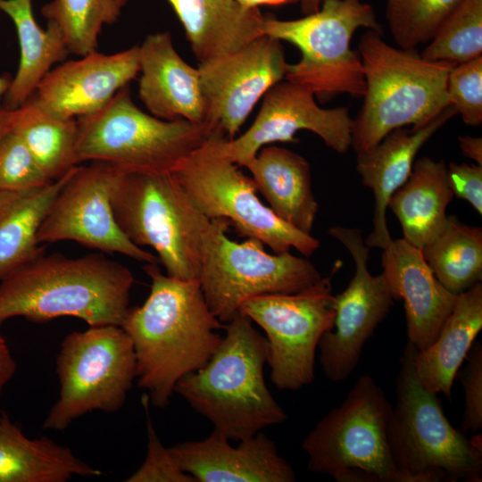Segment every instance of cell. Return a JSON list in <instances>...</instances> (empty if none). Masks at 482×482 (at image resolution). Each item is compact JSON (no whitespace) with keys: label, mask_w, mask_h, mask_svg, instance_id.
<instances>
[{"label":"cell","mask_w":482,"mask_h":482,"mask_svg":"<svg viewBox=\"0 0 482 482\" xmlns=\"http://www.w3.org/2000/svg\"><path fill=\"white\" fill-rule=\"evenodd\" d=\"M150 293L129 307L121 328L129 337L137 362V382L156 408L166 407L176 384L203 367L220 343L223 324L211 312L199 279L163 274L146 263Z\"/></svg>","instance_id":"6da1fadb"},{"label":"cell","mask_w":482,"mask_h":482,"mask_svg":"<svg viewBox=\"0 0 482 482\" xmlns=\"http://www.w3.org/2000/svg\"><path fill=\"white\" fill-rule=\"evenodd\" d=\"M134 282L128 267L102 253H43L0 282V325L14 317L41 323L70 316L88 326H120Z\"/></svg>","instance_id":"7a4b0ae2"},{"label":"cell","mask_w":482,"mask_h":482,"mask_svg":"<svg viewBox=\"0 0 482 482\" xmlns=\"http://www.w3.org/2000/svg\"><path fill=\"white\" fill-rule=\"evenodd\" d=\"M223 329L225 334L207 362L179 379L174 393L214 429L239 441L284 423L287 414L265 383L266 337L241 312L223 324Z\"/></svg>","instance_id":"3957f363"},{"label":"cell","mask_w":482,"mask_h":482,"mask_svg":"<svg viewBox=\"0 0 482 482\" xmlns=\"http://www.w3.org/2000/svg\"><path fill=\"white\" fill-rule=\"evenodd\" d=\"M381 35L368 29L358 46L366 87L353 123L356 153L371 148L396 129L423 126L450 105L447 77L456 63L427 60L417 49L389 45Z\"/></svg>","instance_id":"277c9868"},{"label":"cell","mask_w":482,"mask_h":482,"mask_svg":"<svg viewBox=\"0 0 482 482\" xmlns=\"http://www.w3.org/2000/svg\"><path fill=\"white\" fill-rule=\"evenodd\" d=\"M407 341L396 379L388 437L393 459L410 482H480L482 451L447 420L437 395L419 380Z\"/></svg>","instance_id":"5b68a950"},{"label":"cell","mask_w":482,"mask_h":482,"mask_svg":"<svg viewBox=\"0 0 482 482\" xmlns=\"http://www.w3.org/2000/svg\"><path fill=\"white\" fill-rule=\"evenodd\" d=\"M77 124L79 163L104 162L123 173L142 174L173 173L215 127L146 113L132 101L129 86Z\"/></svg>","instance_id":"8992f818"},{"label":"cell","mask_w":482,"mask_h":482,"mask_svg":"<svg viewBox=\"0 0 482 482\" xmlns=\"http://www.w3.org/2000/svg\"><path fill=\"white\" fill-rule=\"evenodd\" d=\"M112 206L124 235L137 246L153 248L167 275L199 279L211 220L194 205L173 173L121 172Z\"/></svg>","instance_id":"52a82bcc"},{"label":"cell","mask_w":482,"mask_h":482,"mask_svg":"<svg viewBox=\"0 0 482 482\" xmlns=\"http://www.w3.org/2000/svg\"><path fill=\"white\" fill-rule=\"evenodd\" d=\"M393 406L382 388L361 376L341 404L323 416L302 443L311 471L337 482H410L391 453Z\"/></svg>","instance_id":"ba28073f"},{"label":"cell","mask_w":482,"mask_h":482,"mask_svg":"<svg viewBox=\"0 0 482 482\" xmlns=\"http://www.w3.org/2000/svg\"><path fill=\"white\" fill-rule=\"evenodd\" d=\"M360 28L382 32L371 4L362 0H321L317 12L297 20L264 16L262 30L294 45L301 53L296 63L288 64L285 80L326 102L341 94L364 96L361 56L351 47Z\"/></svg>","instance_id":"9c48e42d"},{"label":"cell","mask_w":482,"mask_h":482,"mask_svg":"<svg viewBox=\"0 0 482 482\" xmlns=\"http://www.w3.org/2000/svg\"><path fill=\"white\" fill-rule=\"evenodd\" d=\"M229 139L215 126L173 172L191 202L209 220H227L239 236L257 239L275 253L295 248L305 257L312 255L320 240L284 221L261 202L252 178L230 157Z\"/></svg>","instance_id":"30bf717a"},{"label":"cell","mask_w":482,"mask_h":482,"mask_svg":"<svg viewBox=\"0 0 482 482\" xmlns=\"http://www.w3.org/2000/svg\"><path fill=\"white\" fill-rule=\"evenodd\" d=\"M55 363L60 389L43 421L46 430L62 431L94 411H118L137 378L132 342L119 325L69 333Z\"/></svg>","instance_id":"8fae6325"},{"label":"cell","mask_w":482,"mask_h":482,"mask_svg":"<svg viewBox=\"0 0 482 482\" xmlns=\"http://www.w3.org/2000/svg\"><path fill=\"white\" fill-rule=\"evenodd\" d=\"M230 223L211 220L204 237L199 277L204 299L212 314L229 322L246 300L273 294L300 292L321 278L308 259L290 252L269 253L253 238L242 243L227 236Z\"/></svg>","instance_id":"7c38bea8"},{"label":"cell","mask_w":482,"mask_h":482,"mask_svg":"<svg viewBox=\"0 0 482 482\" xmlns=\"http://www.w3.org/2000/svg\"><path fill=\"white\" fill-rule=\"evenodd\" d=\"M293 294H273L245 301L239 312L265 333L270 378L281 390H298L315 378V354L321 336L334 322L331 277Z\"/></svg>","instance_id":"4fadbf2b"},{"label":"cell","mask_w":482,"mask_h":482,"mask_svg":"<svg viewBox=\"0 0 482 482\" xmlns=\"http://www.w3.org/2000/svg\"><path fill=\"white\" fill-rule=\"evenodd\" d=\"M121 172L104 162L76 166L40 224L38 242L73 241L102 253H120L145 264L158 263L157 256L131 242L115 220L112 195Z\"/></svg>","instance_id":"5bb4252c"},{"label":"cell","mask_w":482,"mask_h":482,"mask_svg":"<svg viewBox=\"0 0 482 482\" xmlns=\"http://www.w3.org/2000/svg\"><path fill=\"white\" fill-rule=\"evenodd\" d=\"M328 234L351 254L354 274L347 287L334 295L332 328L320 337L318 349L325 376L345 380L357 367L363 346L396 302L382 274L368 269L370 248L357 228L334 226Z\"/></svg>","instance_id":"9a60e30c"},{"label":"cell","mask_w":482,"mask_h":482,"mask_svg":"<svg viewBox=\"0 0 482 482\" xmlns=\"http://www.w3.org/2000/svg\"><path fill=\"white\" fill-rule=\"evenodd\" d=\"M288 64L280 41L266 35L199 64L207 122L235 138L258 101L285 79Z\"/></svg>","instance_id":"2e32d148"},{"label":"cell","mask_w":482,"mask_h":482,"mask_svg":"<svg viewBox=\"0 0 482 482\" xmlns=\"http://www.w3.org/2000/svg\"><path fill=\"white\" fill-rule=\"evenodd\" d=\"M353 123L347 108H321L312 91L282 80L264 95L250 128L238 137L229 139L228 150L232 160L244 167L264 145L298 142L295 134L309 130L328 147L345 154L352 146Z\"/></svg>","instance_id":"e0dca14e"},{"label":"cell","mask_w":482,"mask_h":482,"mask_svg":"<svg viewBox=\"0 0 482 482\" xmlns=\"http://www.w3.org/2000/svg\"><path fill=\"white\" fill-rule=\"evenodd\" d=\"M138 72V46L111 54L95 51L49 71L34 99L53 114L77 120L104 108Z\"/></svg>","instance_id":"ac0fdd59"},{"label":"cell","mask_w":482,"mask_h":482,"mask_svg":"<svg viewBox=\"0 0 482 482\" xmlns=\"http://www.w3.org/2000/svg\"><path fill=\"white\" fill-rule=\"evenodd\" d=\"M213 428L205 438L169 448L179 467L195 482H294L296 476L276 443L262 431L237 446Z\"/></svg>","instance_id":"d6986e66"},{"label":"cell","mask_w":482,"mask_h":482,"mask_svg":"<svg viewBox=\"0 0 482 482\" xmlns=\"http://www.w3.org/2000/svg\"><path fill=\"white\" fill-rule=\"evenodd\" d=\"M381 272L395 301L404 303L408 342L418 351L436 337L457 295L447 290L426 263L421 250L403 238L383 249Z\"/></svg>","instance_id":"ffe728a7"},{"label":"cell","mask_w":482,"mask_h":482,"mask_svg":"<svg viewBox=\"0 0 482 482\" xmlns=\"http://www.w3.org/2000/svg\"><path fill=\"white\" fill-rule=\"evenodd\" d=\"M138 47V96L150 114L208 123L199 69L181 58L170 33L150 34Z\"/></svg>","instance_id":"44dd1931"},{"label":"cell","mask_w":482,"mask_h":482,"mask_svg":"<svg viewBox=\"0 0 482 482\" xmlns=\"http://www.w3.org/2000/svg\"><path fill=\"white\" fill-rule=\"evenodd\" d=\"M456 114L450 104L423 126L396 129L376 145L356 153V171L375 198L373 229L365 240L370 248L383 250L393 240L386 222L391 195L408 179L420 149Z\"/></svg>","instance_id":"7402d4cb"},{"label":"cell","mask_w":482,"mask_h":482,"mask_svg":"<svg viewBox=\"0 0 482 482\" xmlns=\"http://www.w3.org/2000/svg\"><path fill=\"white\" fill-rule=\"evenodd\" d=\"M124 6L128 0H119ZM199 64L229 54L262 36L264 16L236 0H167Z\"/></svg>","instance_id":"603a6c76"},{"label":"cell","mask_w":482,"mask_h":482,"mask_svg":"<svg viewBox=\"0 0 482 482\" xmlns=\"http://www.w3.org/2000/svg\"><path fill=\"white\" fill-rule=\"evenodd\" d=\"M244 167L272 212L295 229L311 234L319 204L312 192L308 161L289 149L267 145Z\"/></svg>","instance_id":"cb8c5ba5"},{"label":"cell","mask_w":482,"mask_h":482,"mask_svg":"<svg viewBox=\"0 0 482 482\" xmlns=\"http://www.w3.org/2000/svg\"><path fill=\"white\" fill-rule=\"evenodd\" d=\"M481 328L482 284L479 282L457 295L435 340L414 354L416 375L428 391L452 399L453 380Z\"/></svg>","instance_id":"d4e9b609"},{"label":"cell","mask_w":482,"mask_h":482,"mask_svg":"<svg viewBox=\"0 0 482 482\" xmlns=\"http://www.w3.org/2000/svg\"><path fill=\"white\" fill-rule=\"evenodd\" d=\"M101 475L71 448L46 436L29 438L5 411L0 412V482H66Z\"/></svg>","instance_id":"484cf974"},{"label":"cell","mask_w":482,"mask_h":482,"mask_svg":"<svg viewBox=\"0 0 482 482\" xmlns=\"http://www.w3.org/2000/svg\"><path fill=\"white\" fill-rule=\"evenodd\" d=\"M453 197L444 160H416L405 182L391 195L387 207L398 219L403 239L422 249L445 229L446 209Z\"/></svg>","instance_id":"4316f807"},{"label":"cell","mask_w":482,"mask_h":482,"mask_svg":"<svg viewBox=\"0 0 482 482\" xmlns=\"http://www.w3.org/2000/svg\"><path fill=\"white\" fill-rule=\"evenodd\" d=\"M72 170L42 187L0 189V282L45 253L37 232L52 201Z\"/></svg>","instance_id":"83f0119b"},{"label":"cell","mask_w":482,"mask_h":482,"mask_svg":"<svg viewBox=\"0 0 482 482\" xmlns=\"http://www.w3.org/2000/svg\"><path fill=\"white\" fill-rule=\"evenodd\" d=\"M0 11L12 21L19 38L21 57L15 76L4 95L5 108L17 109L27 102L52 66L70 54L58 27L37 23L32 0H0Z\"/></svg>","instance_id":"f1b7e54d"},{"label":"cell","mask_w":482,"mask_h":482,"mask_svg":"<svg viewBox=\"0 0 482 482\" xmlns=\"http://www.w3.org/2000/svg\"><path fill=\"white\" fill-rule=\"evenodd\" d=\"M27 145L44 174L56 180L78 166L76 119H65L29 98L17 108L12 128Z\"/></svg>","instance_id":"f546056e"},{"label":"cell","mask_w":482,"mask_h":482,"mask_svg":"<svg viewBox=\"0 0 482 482\" xmlns=\"http://www.w3.org/2000/svg\"><path fill=\"white\" fill-rule=\"evenodd\" d=\"M437 280L458 295L482 279V229L448 216L444 230L421 249Z\"/></svg>","instance_id":"4dcf8cb0"},{"label":"cell","mask_w":482,"mask_h":482,"mask_svg":"<svg viewBox=\"0 0 482 482\" xmlns=\"http://www.w3.org/2000/svg\"><path fill=\"white\" fill-rule=\"evenodd\" d=\"M122 7L119 0H51L41 13L58 27L70 54L83 56L96 51L103 26L116 22Z\"/></svg>","instance_id":"1f68e13d"},{"label":"cell","mask_w":482,"mask_h":482,"mask_svg":"<svg viewBox=\"0 0 482 482\" xmlns=\"http://www.w3.org/2000/svg\"><path fill=\"white\" fill-rule=\"evenodd\" d=\"M421 56L462 63L482 55V0H463L445 19Z\"/></svg>","instance_id":"d6a6232c"},{"label":"cell","mask_w":482,"mask_h":482,"mask_svg":"<svg viewBox=\"0 0 482 482\" xmlns=\"http://www.w3.org/2000/svg\"><path fill=\"white\" fill-rule=\"evenodd\" d=\"M463 0H386V17L398 47L428 43Z\"/></svg>","instance_id":"836d02e7"},{"label":"cell","mask_w":482,"mask_h":482,"mask_svg":"<svg viewBox=\"0 0 482 482\" xmlns=\"http://www.w3.org/2000/svg\"><path fill=\"white\" fill-rule=\"evenodd\" d=\"M51 181L12 129L0 139V189H30Z\"/></svg>","instance_id":"e575fe53"},{"label":"cell","mask_w":482,"mask_h":482,"mask_svg":"<svg viewBox=\"0 0 482 482\" xmlns=\"http://www.w3.org/2000/svg\"><path fill=\"white\" fill-rule=\"evenodd\" d=\"M446 92L449 104L466 125L482 124V55L452 68Z\"/></svg>","instance_id":"d590c367"},{"label":"cell","mask_w":482,"mask_h":482,"mask_svg":"<svg viewBox=\"0 0 482 482\" xmlns=\"http://www.w3.org/2000/svg\"><path fill=\"white\" fill-rule=\"evenodd\" d=\"M149 398L145 395L142 403L146 417L147 451L141 466L127 482H195L184 472L174 461L169 448L161 442L152 422L149 412Z\"/></svg>","instance_id":"8d00e7d4"},{"label":"cell","mask_w":482,"mask_h":482,"mask_svg":"<svg viewBox=\"0 0 482 482\" xmlns=\"http://www.w3.org/2000/svg\"><path fill=\"white\" fill-rule=\"evenodd\" d=\"M466 365L456 377L461 381L465 406L461 429L478 432L482 428V345L474 341L466 358Z\"/></svg>","instance_id":"74e56055"},{"label":"cell","mask_w":482,"mask_h":482,"mask_svg":"<svg viewBox=\"0 0 482 482\" xmlns=\"http://www.w3.org/2000/svg\"><path fill=\"white\" fill-rule=\"evenodd\" d=\"M447 179L453 195L467 201L482 214V166L476 163L450 162Z\"/></svg>","instance_id":"f35d334b"},{"label":"cell","mask_w":482,"mask_h":482,"mask_svg":"<svg viewBox=\"0 0 482 482\" xmlns=\"http://www.w3.org/2000/svg\"><path fill=\"white\" fill-rule=\"evenodd\" d=\"M16 370L17 362L6 339L0 332V398L4 387L12 380Z\"/></svg>","instance_id":"ab89813d"},{"label":"cell","mask_w":482,"mask_h":482,"mask_svg":"<svg viewBox=\"0 0 482 482\" xmlns=\"http://www.w3.org/2000/svg\"><path fill=\"white\" fill-rule=\"evenodd\" d=\"M459 147L462 154L482 166V138L480 137L460 136Z\"/></svg>","instance_id":"60d3db41"},{"label":"cell","mask_w":482,"mask_h":482,"mask_svg":"<svg viewBox=\"0 0 482 482\" xmlns=\"http://www.w3.org/2000/svg\"><path fill=\"white\" fill-rule=\"evenodd\" d=\"M16 116L17 109L0 108V139L12 129Z\"/></svg>","instance_id":"b9f144b4"},{"label":"cell","mask_w":482,"mask_h":482,"mask_svg":"<svg viewBox=\"0 0 482 482\" xmlns=\"http://www.w3.org/2000/svg\"><path fill=\"white\" fill-rule=\"evenodd\" d=\"M246 8H259L260 5H284L299 3L300 0H236Z\"/></svg>","instance_id":"7bdbcfd3"},{"label":"cell","mask_w":482,"mask_h":482,"mask_svg":"<svg viewBox=\"0 0 482 482\" xmlns=\"http://www.w3.org/2000/svg\"><path fill=\"white\" fill-rule=\"evenodd\" d=\"M299 3L302 13L308 15L320 9L321 0H300Z\"/></svg>","instance_id":"ee69618b"},{"label":"cell","mask_w":482,"mask_h":482,"mask_svg":"<svg viewBox=\"0 0 482 482\" xmlns=\"http://www.w3.org/2000/svg\"><path fill=\"white\" fill-rule=\"evenodd\" d=\"M12 79L8 76H0V99L4 96L10 86Z\"/></svg>","instance_id":"f6af8a7d"}]
</instances>
